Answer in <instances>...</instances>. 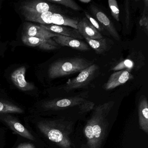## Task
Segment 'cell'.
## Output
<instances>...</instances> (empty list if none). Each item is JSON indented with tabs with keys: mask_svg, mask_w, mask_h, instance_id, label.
I'll return each instance as SVG.
<instances>
[{
	"mask_svg": "<svg viewBox=\"0 0 148 148\" xmlns=\"http://www.w3.org/2000/svg\"><path fill=\"white\" fill-rule=\"evenodd\" d=\"M21 40L28 46L39 47L46 51L54 50L58 48V45L51 38L45 39L36 37H30L22 34Z\"/></svg>",
	"mask_w": 148,
	"mask_h": 148,
	"instance_id": "8",
	"label": "cell"
},
{
	"mask_svg": "<svg viewBox=\"0 0 148 148\" xmlns=\"http://www.w3.org/2000/svg\"><path fill=\"white\" fill-rule=\"evenodd\" d=\"M85 15L86 16V18L89 21V22L91 23L92 25L99 32H102L103 31V28L102 27V26L100 25L98 22L93 18L92 17L90 16L89 14L87 13H85Z\"/></svg>",
	"mask_w": 148,
	"mask_h": 148,
	"instance_id": "25",
	"label": "cell"
},
{
	"mask_svg": "<svg viewBox=\"0 0 148 148\" xmlns=\"http://www.w3.org/2000/svg\"><path fill=\"white\" fill-rule=\"evenodd\" d=\"M17 148H36L33 144L25 143L20 144Z\"/></svg>",
	"mask_w": 148,
	"mask_h": 148,
	"instance_id": "27",
	"label": "cell"
},
{
	"mask_svg": "<svg viewBox=\"0 0 148 148\" xmlns=\"http://www.w3.org/2000/svg\"><path fill=\"white\" fill-rule=\"evenodd\" d=\"M125 22L126 27L128 28L130 25V7L129 1H126L125 4Z\"/></svg>",
	"mask_w": 148,
	"mask_h": 148,
	"instance_id": "26",
	"label": "cell"
},
{
	"mask_svg": "<svg viewBox=\"0 0 148 148\" xmlns=\"http://www.w3.org/2000/svg\"><path fill=\"white\" fill-rule=\"evenodd\" d=\"M91 12L101 24L103 28L105 29L116 40L119 41L120 37L112 22L103 12L94 6H92Z\"/></svg>",
	"mask_w": 148,
	"mask_h": 148,
	"instance_id": "11",
	"label": "cell"
},
{
	"mask_svg": "<svg viewBox=\"0 0 148 148\" xmlns=\"http://www.w3.org/2000/svg\"><path fill=\"white\" fill-rule=\"evenodd\" d=\"M93 64L92 61L84 58H67L55 61L49 67L48 77L55 79L80 72Z\"/></svg>",
	"mask_w": 148,
	"mask_h": 148,
	"instance_id": "3",
	"label": "cell"
},
{
	"mask_svg": "<svg viewBox=\"0 0 148 148\" xmlns=\"http://www.w3.org/2000/svg\"><path fill=\"white\" fill-rule=\"evenodd\" d=\"M138 122L140 129L148 133V103L145 97L141 98L138 105Z\"/></svg>",
	"mask_w": 148,
	"mask_h": 148,
	"instance_id": "17",
	"label": "cell"
},
{
	"mask_svg": "<svg viewBox=\"0 0 148 148\" xmlns=\"http://www.w3.org/2000/svg\"><path fill=\"white\" fill-rule=\"evenodd\" d=\"M108 4L111 10L112 15L116 21H119V10L117 2L116 0H109Z\"/></svg>",
	"mask_w": 148,
	"mask_h": 148,
	"instance_id": "22",
	"label": "cell"
},
{
	"mask_svg": "<svg viewBox=\"0 0 148 148\" xmlns=\"http://www.w3.org/2000/svg\"><path fill=\"white\" fill-rule=\"evenodd\" d=\"M144 55L140 51H134L128 55L126 58L119 62L111 68L114 71H126L130 72L132 71L140 70L145 65Z\"/></svg>",
	"mask_w": 148,
	"mask_h": 148,
	"instance_id": "5",
	"label": "cell"
},
{
	"mask_svg": "<svg viewBox=\"0 0 148 148\" xmlns=\"http://www.w3.org/2000/svg\"><path fill=\"white\" fill-rule=\"evenodd\" d=\"M2 119L15 133L27 139L35 140L34 137L29 131L16 119L10 116L6 115L3 116Z\"/></svg>",
	"mask_w": 148,
	"mask_h": 148,
	"instance_id": "14",
	"label": "cell"
},
{
	"mask_svg": "<svg viewBox=\"0 0 148 148\" xmlns=\"http://www.w3.org/2000/svg\"><path fill=\"white\" fill-rule=\"evenodd\" d=\"M86 101V100L85 98L80 95H77L74 97L51 100L45 103V107L49 110H61L76 106H79Z\"/></svg>",
	"mask_w": 148,
	"mask_h": 148,
	"instance_id": "7",
	"label": "cell"
},
{
	"mask_svg": "<svg viewBox=\"0 0 148 148\" xmlns=\"http://www.w3.org/2000/svg\"><path fill=\"white\" fill-rule=\"evenodd\" d=\"M78 21L75 19L69 18L60 13H53L52 25L67 26L77 30Z\"/></svg>",
	"mask_w": 148,
	"mask_h": 148,
	"instance_id": "18",
	"label": "cell"
},
{
	"mask_svg": "<svg viewBox=\"0 0 148 148\" xmlns=\"http://www.w3.org/2000/svg\"><path fill=\"white\" fill-rule=\"evenodd\" d=\"M21 8L23 13L31 14H39L47 12H62L54 6L41 1L24 2L21 3Z\"/></svg>",
	"mask_w": 148,
	"mask_h": 148,
	"instance_id": "6",
	"label": "cell"
},
{
	"mask_svg": "<svg viewBox=\"0 0 148 148\" xmlns=\"http://www.w3.org/2000/svg\"><path fill=\"white\" fill-rule=\"evenodd\" d=\"M38 128L50 141L61 148H72L70 135L72 131V123L63 120H43L39 122Z\"/></svg>",
	"mask_w": 148,
	"mask_h": 148,
	"instance_id": "2",
	"label": "cell"
},
{
	"mask_svg": "<svg viewBox=\"0 0 148 148\" xmlns=\"http://www.w3.org/2000/svg\"><path fill=\"white\" fill-rule=\"evenodd\" d=\"M90 46L98 54H101L107 51L108 45L106 39H92L87 37H84Z\"/></svg>",
	"mask_w": 148,
	"mask_h": 148,
	"instance_id": "19",
	"label": "cell"
},
{
	"mask_svg": "<svg viewBox=\"0 0 148 148\" xmlns=\"http://www.w3.org/2000/svg\"><path fill=\"white\" fill-rule=\"evenodd\" d=\"M53 40L61 46H67L73 49L81 51H87L90 50L88 45L84 41L71 37L59 35L53 38Z\"/></svg>",
	"mask_w": 148,
	"mask_h": 148,
	"instance_id": "12",
	"label": "cell"
},
{
	"mask_svg": "<svg viewBox=\"0 0 148 148\" xmlns=\"http://www.w3.org/2000/svg\"><path fill=\"white\" fill-rule=\"evenodd\" d=\"M145 8H144L142 17L139 21V25L141 27H144L146 29V32H148V17L147 15L148 14V1H145Z\"/></svg>",
	"mask_w": 148,
	"mask_h": 148,
	"instance_id": "23",
	"label": "cell"
},
{
	"mask_svg": "<svg viewBox=\"0 0 148 148\" xmlns=\"http://www.w3.org/2000/svg\"><path fill=\"white\" fill-rule=\"evenodd\" d=\"M94 106V103L93 102L86 100L79 106V108L82 112H85L92 110Z\"/></svg>",
	"mask_w": 148,
	"mask_h": 148,
	"instance_id": "24",
	"label": "cell"
},
{
	"mask_svg": "<svg viewBox=\"0 0 148 148\" xmlns=\"http://www.w3.org/2000/svg\"><path fill=\"white\" fill-rule=\"evenodd\" d=\"M40 26L50 32L60 35L71 37L78 40L84 39V37L77 30L72 27L54 25H40Z\"/></svg>",
	"mask_w": 148,
	"mask_h": 148,
	"instance_id": "15",
	"label": "cell"
},
{
	"mask_svg": "<svg viewBox=\"0 0 148 148\" xmlns=\"http://www.w3.org/2000/svg\"><path fill=\"white\" fill-rule=\"evenodd\" d=\"M79 1L84 4H88L91 1V0H79Z\"/></svg>",
	"mask_w": 148,
	"mask_h": 148,
	"instance_id": "28",
	"label": "cell"
},
{
	"mask_svg": "<svg viewBox=\"0 0 148 148\" xmlns=\"http://www.w3.org/2000/svg\"><path fill=\"white\" fill-rule=\"evenodd\" d=\"M98 69V66L95 64L88 66L80 72L77 77L69 79L64 86V90L68 92L86 86L94 79Z\"/></svg>",
	"mask_w": 148,
	"mask_h": 148,
	"instance_id": "4",
	"label": "cell"
},
{
	"mask_svg": "<svg viewBox=\"0 0 148 148\" xmlns=\"http://www.w3.org/2000/svg\"><path fill=\"white\" fill-rule=\"evenodd\" d=\"M26 68L23 66L14 71L11 75V79L15 86L22 91H31L35 88L32 83L27 82L25 79Z\"/></svg>",
	"mask_w": 148,
	"mask_h": 148,
	"instance_id": "13",
	"label": "cell"
},
{
	"mask_svg": "<svg viewBox=\"0 0 148 148\" xmlns=\"http://www.w3.org/2000/svg\"><path fill=\"white\" fill-rule=\"evenodd\" d=\"M23 112V110L14 105L0 101V113H18Z\"/></svg>",
	"mask_w": 148,
	"mask_h": 148,
	"instance_id": "20",
	"label": "cell"
},
{
	"mask_svg": "<svg viewBox=\"0 0 148 148\" xmlns=\"http://www.w3.org/2000/svg\"><path fill=\"white\" fill-rule=\"evenodd\" d=\"M47 1L53 4L62 5L74 11H79L81 10L80 7L73 0H48Z\"/></svg>",
	"mask_w": 148,
	"mask_h": 148,
	"instance_id": "21",
	"label": "cell"
},
{
	"mask_svg": "<svg viewBox=\"0 0 148 148\" xmlns=\"http://www.w3.org/2000/svg\"><path fill=\"white\" fill-rule=\"evenodd\" d=\"M114 102L110 101L94 108L84 129L88 148H100L109 126L108 116Z\"/></svg>",
	"mask_w": 148,
	"mask_h": 148,
	"instance_id": "1",
	"label": "cell"
},
{
	"mask_svg": "<svg viewBox=\"0 0 148 148\" xmlns=\"http://www.w3.org/2000/svg\"><path fill=\"white\" fill-rule=\"evenodd\" d=\"M77 30L83 37H87L92 39H99L103 38L99 32L86 18H84L78 22Z\"/></svg>",
	"mask_w": 148,
	"mask_h": 148,
	"instance_id": "16",
	"label": "cell"
},
{
	"mask_svg": "<svg viewBox=\"0 0 148 148\" xmlns=\"http://www.w3.org/2000/svg\"><path fill=\"white\" fill-rule=\"evenodd\" d=\"M133 78V75L128 71H118L110 76L108 81L104 85V88L106 90H112L124 84Z\"/></svg>",
	"mask_w": 148,
	"mask_h": 148,
	"instance_id": "10",
	"label": "cell"
},
{
	"mask_svg": "<svg viewBox=\"0 0 148 148\" xmlns=\"http://www.w3.org/2000/svg\"><path fill=\"white\" fill-rule=\"evenodd\" d=\"M23 31L24 32L22 34L23 35L41 38H52L59 35L50 32L40 25H37L28 22H26L24 24Z\"/></svg>",
	"mask_w": 148,
	"mask_h": 148,
	"instance_id": "9",
	"label": "cell"
}]
</instances>
